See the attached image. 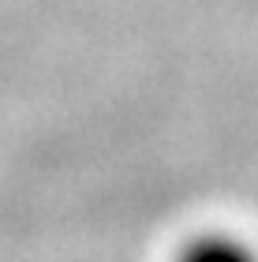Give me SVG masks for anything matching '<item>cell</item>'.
Returning a JSON list of instances; mask_svg holds the SVG:
<instances>
[{
	"label": "cell",
	"mask_w": 258,
	"mask_h": 262,
	"mask_svg": "<svg viewBox=\"0 0 258 262\" xmlns=\"http://www.w3.org/2000/svg\"><path fill=\"white\" fill-rule=\"evenodd\" d=\"M176 262H258V251L236 232H202L180 247Z\"/></svg>",
	"instance_id": "obj_1"
}]
</instances>
